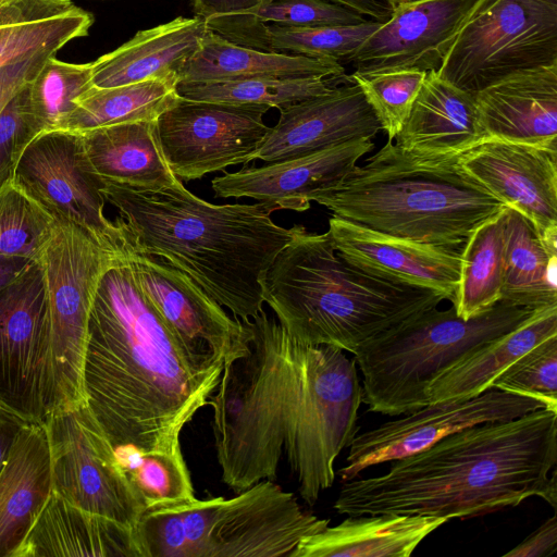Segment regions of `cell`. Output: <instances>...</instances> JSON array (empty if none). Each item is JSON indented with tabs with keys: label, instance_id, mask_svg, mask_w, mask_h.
<instances>
[{
	"label": "cell",
	"instance_id": "32",
	"mask_svg": "<svg viewBox=\"0 0 557 557\" xmlns=\"http://www.w3.org/2000/svg\"><path fill=\"white\" fill-rule=\"evenodd\" d=\"M94 15L72 0H10L0 8V67L85 37Z\"/></svg>",
	"mask_w": 557,
	"mask_h": 557
},
{
	"label": "cell",
	"instance_id": "43",
	"mask_svg": "<svg viewBox=\"0 0 557 557\" xmlns=\"http://www.w3.org/2000/svg\"><path fill=\"white\" fill-rule=\"evenodd\" d=\"M28 84L0 111V187L12 178L27 145L44 132L30 104Z\"/></svg>",
	"mask_w": 557,
	"mask_h": 557
},
{
	"label": "cell",
	"instance_id": "37",
	"mask_svg": "<svg viewBox=\"0 0 557 557\" xmlns=\"http://www.w3.org/2000/svg\"><path fill=\"white\" fill-rule=\"evenodd\" d=\"M113 448L119 465L141 497L146 509L196 497L182 449L144 451L129 445Z\"/></svg>",
	"mask_w": 557,
	"mask_h": 557
},
{
	"label": "cell",
	"instance_id": "47",
	"mask_svg": "<svg viewBox=\"0 0 557 557\" xmlns=\"http://www.w3.org/2000/svg\"><path fill=\"white\" fill-rule=\"evenodd\" d=\"M28 422L23 417L0 404V472L20 430Z\"/></svg>",
	"mask_w": 557,
	"mask_h": 557
},
{
	"label": "cell",
	"instance_id": "10",
	"mask_svg": "<svg viewBox=\"0 0 557 557\" xmlns=\"http://www.w3.org/2000/svg\"><path fill=\"white\" fill-rule=\"evenodd\" d=\"M124 250L58 223L39 258L47 282L55 409L86 401L83 364L88 321L104 272Z\"/></svg>",
	"mask_w": 557,
	"mask_h": 557
},
{
	"label": "cell",
	"instance_id": "50",
	"mask_svg": "<svg viewBox=\"0 0 557 557\" xmlns=\"http://www.w3.org/2000/svg\"><path fill=\"white\" fill-rule=\"evenodd\" d=\"M391 9L399 3L412 2L417 0H383Z\"/></svg>",
	"mask_w": 557,
	"mask_h": 557
},
{
	"label": "cell",
	"instance_id": "23",
	"mask_svg": "<svg viewBox=\"0 0 557 557\" xmlns=\"http://www.w3.org/2000/svg\"><path fill=\"white\" fill-rule=\"evenodd\" d=\"M395 145L421 159L459 157L487 139L474 94L428 72Z\"/></svg>",
	"mask_w": 557,
	"mask_h": 557
},
{
	"label": "cell",
	"instance_id": "41",
	"mask_svg": "<svg viewBox=\"0 0 557 557\" xmlns=\"http://www.w3.org/2000/svg\"><path fill=\"white\" fill-rule=\"evenodd\" d=\"M492 387L540 400L557 411V335L522 355L506 368Z\"/></svg>",
	"mask_w": 557,
	"mask_h": 557
},
{
	"label": "cell",
	"instance_id": "35",
	"mask_svg": "<svg viewBox=\"0 0 557 557\" xmlns=\"http://www.w3.org/2000/svg\"><path fill=\"white\" fill-rule=\"evenodd\" d=\"M176 85L172 81L153 79L109 88L91 87L76 100L74 111L61 129L83 132L119 123L157 120L180 99Z\"/></svg>",
	"mask_w": 557,
	"mask_h": 557
},
{
	"label": "cell",
	"instance_id": "30",
	"mask_svg": "<svg viewBox=\"0 0 557 557\" xmlns=\"http://www.w3.org/2000/svg\"><path fill=\"white\" fill-rule=\"evenodd\" d=\"M205 21L207 28L236 45L339 62L351 55L383 23L367 20L350 25L293 27L252 22L238 14L212 16Z\"/></svg>",
	"mask_w": 557,
	"mask_h": 557
},
{
	"label": "cell",
	"instance_id": "48",
	"mask_svg": "<svg viewBox=\"0 0 557 557\" xmlns=\"http://www.w3.org/2000/svg\"><path fill=\"white\" fill-rule=\"evenodd\" d=\"M345 7L368 20L386 21L392 9L383 0H327Z\"/></svg>",
	"mask_w": 557,
	"mask_h": 557
},
{
	"label": "cell",
	"instance_id": "16",
	"mask_svg": "<svg viewBox=\"0 0 557 557\" xmlns=\"http://www.w3.org/2000/svg\"><path fill=\"white\" fill-rule=\"evenodd\" d=\"M458 165L490 194L524 216L557 252V151L487 138Z\"/></svg>",
	"mask_w": 557,
	"mask_h": 557
},
{
	"label": "cell",
	"instance_id": "51",
	"mask_svg": "<svg viewBox=\"0 0 557 557\" xmlns=\"http://www.w3.org/2000/svg\"><path fill=\"white\" fill-rule=\"evenodd\" d=\"M10 0H0V8L8 3Z\"/></svg>",
	"mask_w": 557,
	"mask_h": 557
},
{
	"label": "cell",
	"instance_id": "34",
	"mask_svg": "<svg viewBox=\"0 0 557 557\" xmlns=\"http://www.w3.org/2000/svg\"><path fill=\"white\" fill-rule=\"evenodd\" d=\"M506 207L468 236L460 252L457 315L468 320L500 300L505 251Z\"/></svg>",
	"mask_w": 557,
	"mask_h": 557
},
{
	"label": "cell",
	"instance_id": "36",
	"mask_svg": "<svg viewBox=\"0 0 557 557\" xmlns=\"http://www.w3.org/2000/svg\"><path fill=\"white\" fill-rule=\"evenodd\" d=\"M337 78L339 77H255L233 81L180 82L176 85V91L181 98L189 100L260 104L281 110L329 91L336 85L333 82Z\"/></svg>",
	"mask_w": 557,
	"mask_h": 557
},
{
	"label": "cell",
	"instance_id": "26",
	"mask_svg": "<svg viewBox=\"0 0 557 557\" xmlns=\"http://www.w3.org/2000/svg\"><path fill=\"white\" fill-rule=\"evenodd\" d=\"M52 492L46 423L18 432L0 472V557H13Z\"/></svg>",
	"mask_w": 557,
	"mask_h": 557
},
{
	"label": "cell",
	"instance_id": "6",
	"mask_svg": "<svg viewBox=\"0 0 557 557\" xmlns=\"http://www.w3.org/2000/svg\"><path fill=\"white\" fill-rule=\"evenodd\" d=\"M458 158L421 159L387 140L313 201L370 230L456 249L505 207L458 165Z\"/></svg>",
	"mask_w": 557,
	"mask_h": 557
},
{
	"label": "cell",
	"instance_id": "18",
	"mask_svg": "<svg viewBox=\"0 0 557 557\" xmlns=\"http://www.w3.org/2000/svg\"><path fill=\"white\" fill-rule=\"evenodd\" d=\"M479 0H417L392 8L345 61L356 72L413 69L438 72L459 29Z\"/></svg>",
	"mask_w": 557,
	"mask_h": 557
},
{
	"label": "cell",
	"instance_id": "19",
	"mask_svg": "<svg viewBox=\"0 0 557 557\" xmlns=\"http://www.w3.org/2000/svg\"><path fill=\"white\" fill-rule=\"evenodd\" d=\"M373 146L372 139L359 138L261 166L224 171L211 187L218 198H251L274 211L302 212L318 191L342 183Z\"/></svg>",
	"mask_w": 557,
	"mask_h": 557
},
{
	"label": "cell",
	"instance_id": "14",
	"mask_svg": "<svg viewBox=\"0 0 557 557\" xmlns=\"http://www.w3.org/2000/svg\"><path fill=\"white\" fill-rule=\"evenodd\" d=\"M260 104L181 98L157 121L163 156L180 181H195L248 163L270 129Z\"/></svg>",
	"mask_w": 557,
	"mask_h": 557
},
{
	"label": "cell",
	"instance_id": "42",
	"mask_svg": "<svg viewBox=\"0 0 557 557\" xmlns=\"http://www.w3.org/2000/svg\"><path fill=\"white\" fill-rule=\"evenodd\" d=\"M237 14L252 22L293 27L350 25L368 20L327 0H261Z\"/></svg>",
	"mask_w": 557,
	"mask_h": 557
},
{
	"label": "cell",
	"instance_id": "21",
	"mask_svg": "<svg viewBox=\"0 0 557 557\" xmlns=\"http://www.w3.org/2000/svg\"><path fill=\"white\" fill-rule=\"evenodd\" d=\"M329 233L336 251L380 277L436 290L455 302L460 252L383 234L332 216Z\"/></svg>",
	"mask_w": 557,
	"mask_h": 557
},
{
	"label": "cell",
	"instance_id": "17",
	"mask_svg": "<svg viewBox=\"0 0 557 557\" xmlns=\"http://www.w3.org/2000/svg\"><path fill=\"white\" fill-rule=\"evenodd\" d=\"M135 280L178 338L194 352L224 362L244 347V326L187 274L166 260L135 250L124 238Z\"/></svg>",
	"mask_w": 557,
	"mask_h": 557
},
{
	"label": "cell",
	"instance_id": "3",
	"mask_svg": "<svg viewBox=\"0 0 557 557\" xmlns=\"http://www.w3.org/2000/svg\"><path fill=\"white\" fill-rule=\"evenodd\" d=\"M557 411L475 424L392 461L381 475L342 482L338 515L469 519L537 496L557 505Z\"/></svg>",
	"mask_w": 557,
	"mask_h": 557
},
{
	"label": "cell",
	"instance_id": "46",
	"mask_svg": "<svg viewBox=\"0 0 557 557\" xmlns=\"http://www.w3.org/2000/svg\"><path fill=\"white\" fill-rule=\"evenodd\" d=\"M261 0H190L196 16L208 20L212 16L243 13Z\"/></svg>",
	"mask_w": 557,
	"mask_h": 557
},
{
	"label": "cell",
	"instance_id": "5",
	"mask_svg": "<svg viewBox=\"0 0 557 557\" xmlns=\"http://www.w3.org/2000/svg\"><path fill=\"white\" fill-rule=\"evenodd\" d=\"M264 302L296 339L331 345L352 355L364 344L445 296L371 274L335 249L327 232L294 234L261 282Z\"/></svg>",
	"mask_w": 557,
	"mask_h": 557
},
{
	"label": "cell",
	"instance_id": "24",
	"mask_svg": "<svg viewBox=\"0 0 557 557\" xmlns=\"http://www.w3.org/2000/svg\"><path fill=\"white\" fill-rule=\"evenodd\" d=\"M207 30L199 16H177L137 32L129 40L92 61L91 84L109 88L145 81L178 84L184 66Z\"/></svg>",
	"mask_w": 557,
	"mask_h": 557
},
{
	"label": "cell",
	"instance_id": "8",
	"mask_svg": "<svg viewBox=\"0 0 557 557\" xmlns=\"http://www.w3.org/2000/svg\"><path fill=\"white\" fill-rule=\"evenodd\" d=\"M536 310V309H535ZM498 301L465 320L454 306L431 308L361 346L354 359L370 412L400 416L430 404L428 387L486 343L521 325L534 311Z\"/></svg>",
	"mask_w": 557,
	"mask_h": 557
},
{
	"label": "cell",
	"instance_id": "15",
	"mask_svg": "<svg viewBox=\"0 0 557 557\" xmlns=\"http://www.w3.org/2000/svg\"><path fill=\"white\" fill-rule=\"evenodd\" d=\"M541 408L544 405L533 397L494 387L468 399L431 403L357 434L349 445L346 465L338 470L341 483L370 467L419 453L466 428L516 419Z\"/></svg>",
	"mask_w": 557,
	"mask_h": 557
},
{
	"label": "cell",
	"instance_id": "22",
	"mask_svg": "<svg viewBox=\"0 0 557 557\" xmlns=\"http://www.w3.org/2000/svg\"><path fill=\"white\" fill-rule=\"evenodd\" d=\"M474 97L487 138L557 151V63L507 74Z\"/></svg>",
	"mask_w": 557,
	"mask_h": 557
},
{
	"label": "cell",
	"instance_id": "29",
	"mask_svg": "<svg viewBox=\"0 0 557 557\" xmlns=\"http://www.w3.org/2000/svg\"><path fill=\"white\" fill-rule=\"evenodd\" d=\"M343 75L345 69L337 60L261 51L236 45L207 28L184 66L180 82Z\"/></svg>",
	"mask_w": 557,
	"mask_h": 557
},
{
	"label": "cell",
	"instance_id": "31",
	"mask_svg": "<svg viewBox=\"0 0 557 557\" xmlns=\"http://www.w3.org/2000/svg\"><path fill=\"white\" fill-rule=\"evenodd\" d=\"M557 335V305L536 309L521 325L444 371L428 387L429 400L468 399L492 387L512 362L543 341Z\"/></svg>",
	"mask_w": 557,
	"mask_h": 557
},
{
	"label": "cell",
	"instance_id": "33",
	"mask_svg": "<svg viewBox=\"0 0 557 557\" xmlns=\"http://www.w3.org/2000/svg\"><path fill=\"white\" fill-rule=\"evenodd\" d=\"M500 300L540 309L557 305V252L547 249L532 224L506 207Z\"/></svg>",
	"mask_w": 557,
	"mask_h": 557
},
{
	"label": "cell",
	"instance_id": "28",
	"mask_svg": "<svg viewBox=\"0 0 557 557\" xmlns=\"http://www.w3.org/2000/svg\"><path fill=\"white\" fill-rule=\"evenodd\" d=\"M156 121L119 123L83 131L85 148L96 172L107 182L143 191L173 185L157 135Z\"/></svg>",
	"mask_w": 557,
	"mask_h": 557
},
{
	"label": "cell",
	"instance_id": "39",
	"mask_svg": "<svg viewBox=\"0 0 557 557\" xmlns=\"http://www.w3.org/2000/svg\"><path fill=\"white\" fill-rule=\"evenodd\" d=\"M57 225L11 180L0 187V255L38 261Z\"/></svg>",
	"mask_w": 557,
	"mask_h": 557
},
{
	"label": "cell",
	"instance_id": "2",
	"mask_svg": "<svg viewBox=\"0 0 557 557\" xmlns=\"http://www.w3.org/2000/svg\"><path fill=\"white\" fill-rule=\"evenodd\" d=\"M223 366L169 327L139 288L124 245L97 288L83 364L86 403L112 446L182 449L181 433L208 405Z\"/></svg>",
	"mask_w": 557,
	"mask_h": 557
},
{
	"label": "cell",
	"instance_id": "45",
	"mask_svg": "<svg viewBox=\"0 0 557 557\" xmlns=\"http://www.w3.org/2000/svg\"><path fill=\"white\" fill-rule=\"evenodd\" d=\"M557 549V515L554 513L504 557H550Z\"/></svg>",
	"mask_w": 557,
	"mask_h": 557
},
{
	"label": "cell",
	"instance_id": "13",
	"mask_svg": "<svg viewBox=\"0 0 557 557\" xmlns=\"http://www.w3.org/2000/svg\"><path fill=\"white\" fill-rule=\"evenodd\" d=\"M11 181L58 223L75 225L101 243L123 245L121 225L104 214L106 181L92 166L81 132L37 135L22 152Z\"/></svg>",
	"mask_w": 557,
	"mask_h": 557
},
{
	"label": "cell",
	"instance_id": "4",
	"mask_svg": "<svg viewBox=\"0 0 557 557\" xmlns=\"http://www.w3.org/2000/svg\"><path fill=\"white\" fill-rule=\"evenodd\" d=\"M101 193L135 250L163 258L239 320L263 309L262 278L294 234L272 220V208L213 205L180 180L153 191L106 181Z\"/></svg>",
	"mask_w": 557,
	"mask_h": 557
},
{
	"label": "cell",
	"instance_id": "7",
	"mask_svg": "<svg viewBox=\"0 0 557 557\" xmlns=\"http://www.w3.org/2000/svg\"><path fill=\"white\" fill-rule=\"evenodd\" d=\"M329 524L275 481L261 480L231 498L149 507L137 533L144 557H290Z\"/></svg>",
	"mask_w": 557,
	"mask_h": 557
},
{
	"label": "cell",
	"instance_id": "44",
	"mask_svg": "<svg viewBox=\"0 0 557 557\" xmlns=\"http://www.w3.org/2000/svg\"><path fill=\"white\" fill-rule=\"evenodd\" d=\"M57 52L54 49H41L0 67V111L20 89L33 81L47 59Z\"/></svg>",
	"mask_w": 557,
	"mask_h": 557
},
{
	"label": "cell",
	"instance_id": "1",
	"mask_svg": "<svg viewBox=\"0 0 557 557\" xmlns=\"http://www.w3.org/2000/svg\"><path fill=\"white\" fill-rule=\"evenodd\" d=\"M242 323L244 347L224 362L208 401L222 481L236 494L275 481L284 458L313 506L359 430L356 361L337 347L296 339L263 309Z\"/></svg>",
	"mask_w": 557,
	"mask_h": 557
},
{
	"label": "cell",
	"instance_id": "12",
	"mask_svg": "<svg viewBox=\"0 0 557 557\" xmlns=\"http://www.w3.org/2000/svg\"><path fill=\"white\" fill-rule=\"evenodd\" d=\"M0 404L41 423L55 409L48 290L39 261L0 288Z\"/></svg>",
	"mask_w": 557,
	"mask_h": 557
},
{
	"label": "cell",
	"instance_id": "9",
	"mask_svg": "<svg viewBox=\"0 0 557 557\" xmlns=\"http://www.w3.org/2000/svg\"><path fill=\"white\" fill-rule=\"evenodd\" d=\"M557 63V0H479L437 74L475 94L519 70Z\"/></svg>",
	"mask_w": 557,
	"mask_h": 557
},
{
	"label": "cell",
	"instance_id": "25",
	"mask_svg": "<svg viewBox=\"0 0 557 557\" xmlns=\"http://www.w3.org/2000/svg\"><path fill=\"white\" fill-rule=\"evenodd\" d=\"M13 557H144V554L133 532L51 492Z\"/></svg>",
	"mask_w": 557,
	"mask_h": 557
},
{
	"label": "cell",
	"instance_id": "27",
	"mask_svg": "<svg viewBox=\"0 0 557 557\" xmlns=\"http://www.w3.org/2000/svg\"><path fill=\"white\" fill-rule=\"evenodd\" d=\"M446 518L404 515L348 516L304 537L290 557H409Z\"/></svg>",
	"mask_w": 557,
	"mask_h": 557
},
{
	"label": "cell",
	"instance_id": "11",
	"mask_svg": "<svg viewBox=\"0 0 557 557\" xmlns=\"http://www.w3.org/2000/svg\"><path fill=\"white\" fill-rule=\"evenodd\" d=\"M46 426L52 492L138 537L146 506L119 465L112 444L87 403L57 409Z\"/></svg>",
	"mask_w": 557,
	"mask_h": 557
},
{
	"label": "cell",
	"instance_id": "40",
	"mask_svg": "<svg viewBox=\"0 0 557 557\" xmlns=\"http://www.w3.org/2000/svg\"><path fill=\"white\" fill-rule=\"evenodd\" d=\"M426 72L413 69L356 72L349 77L361 89L392 141L406 122Z\"/></svg>",
	"mask_w": 557,
	"mask_h": 557
},
{
	"label": "cell",
	"instance_id": "20",
	"mask_svg": "<svg viewBox=\"0 0 557 557\" xmlns=\"http://www.w3.org/2000/svg\"><path fill=\"white\" fill-rule=\"evenodd\" d=\"M381 124L349 75L343 85L280 110L250 161L265 163L299 157L359 138L372 139Z\"/></svg>",
	"mask_w": 557,
	"mask_h": 557
},
{
	"label": "cell",
	"instance_id": "49",
	"mask_svg": "<svg viewBox=\"0 0 557 557\" xmlns=\"http://www.w3.org/2000/svg\"><path fill=\"white\" fill-rule=\"evenodd\" d=\"M34 261L37 260L0 255V288L21 275Z\"/></svg>",
	"mask_w": 557,
	"mask_h": 557
},
{
	"label": "cell",
	"instance_id": "38",
	"mask_svg": "<svg viewBox=\"0 0 557 557\" xmlns=\"http://www.w3.org/2000/svg\"><path fill=\"white\" fill-rule=\"evenodd\" d=\"M92 62L70 63L57 54L47 59L28 84L30 104L44 132L61 129L76 100L92 86Z\"/></svg>",
	"mask_w": 557,
	"mask_h": 557
}]
</instances>
